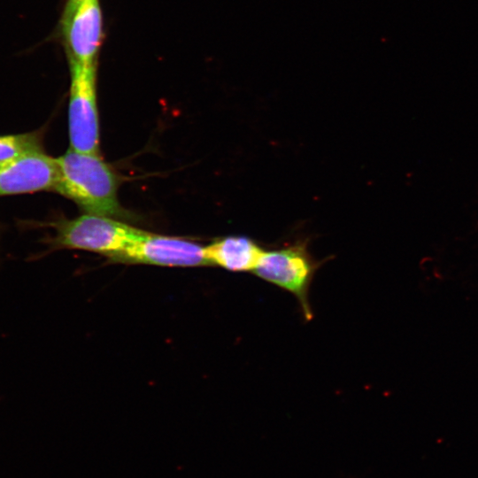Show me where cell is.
Returning <instances> with one entry per match:
<instances>
[{
  "label": "cell",
  "instance_id": "cell-1",
  "mask_svg": "<svg viewBox=\"0 0 478 478\" xmlns=\"http://www.w3.org/2000/svg\"><path fill=\"white\" fill-rule=\"evenodd\" d=\"M57 161L58 178L54 191L73 200L86 213L123 216L118 200L119 177L99 154L70 148Z\"/></svg>",
  "mask_w": 478,
  "mask_h": 478
},
{
  "label": "cell",
  "instance_id": "cell-2",
  "mask_svg": "<svg viewBox=\"0 0 478 478\" xmlns=\"http://www.w3.org/2000/svg\"><path fill=\"white\" fill-rule=\"evenodd\" d=\"M141 231L112 217L85 213L59 221L50 243L52 249L89 251L115 262Z\"/></svg>",
  "mask_w": 478,
  "mask_h": 478
},
{
  "label": "cell",
  "instance_id": "cell-3",
  "mask_svg": "<svg viewBox=\"0 0 478 478\" xmlns=\"http://www.w3.org/2000/svg\"><path fill=\"white\" fill-rule=\"evenodd\" d=\"M305 243H296L263 252L254 274L260 279L293 294L307 320L312 319L310 286L319 266Z\"/></svg>",
  "mask_w": 478,
  "mask_h": 478
},
{
  "label": "cell",
  "instance_id": "cell-4",
  "mask_svg": "<svg viewBox=\"0 0 478 478\" xmlns=\"http://www.w3.org/2000/svg\"><path fill=\"white\" fill-rule=\"evenodd\" d=\"M71 85L68 107L70 148L99 154L96 66L69 61Z\"/></svg>",
  "mask_w": 478,
  "mask_h": 478
},
{
  "label": "cell",
  "instance_id": "cell-5",
  "mask_svg": "<svg viewBox=\"0 0 478 478\" xmlns=\"http://www.w3.org/2000/svg\"><path fill=\"white\" fill-rule=\"evenodd\" d=\"M204 247L187 239L141 231L115 262L173 267L210 266Z\"/></svg>",
  "mask_w": 478,
  "mask_h": 478
},
{
  "label": "cell",
  "instance_id": "cell-6",
  "mask_svg": "<svg viewBox=\"0 0 478 478\" xmlns=\"http://www.w3.org/2000/svg\"><path fill=\"white\" fill-rule=\"evenodd\" d=\"M58 178L57 158L37 149L0 166V196L54 190Z\"/></svg>",
  "mask_w": 478,
  "mask_h": 478
},
{
  "label": "cell",
  "instance_id": "cell-7",
  "mask_svg": "<svg viewBox=\"0 0 478 478\" xmlns=\"http://www.w3.org/2000/svg\"><path fill=\"white\" fill-rule=\"evenodd\" d=\"M59 32L64 38L68 62L97 65L104 41V21L99 0H82Z\"/></svg>",
  "mask_w": 478,
  "mask_h": 478
},
{
  "label": "cell",
  "instance_id": "cell-8",
  "mask_svg": "<svg viewBox=\"0 0 478 478\" xmlns=\"http://www.w3.org/2000/svg\"><path fill=\"white\" fill-rule=\"evenodd\" d=\"M210 266H218L231 272H248L257 266L264 250L252 239L229 235L205 246Z\"/></svg>",
  "mask_w": 478,
  "mask_h": 478
},
{
  "label": "cell",
  "instance_id": "cell-9",
  "mask_svg": "<svg viewBox=\"0 0 478 478\" xmlns=\"http://www.w3.org/2000/svg\"><path fill=\"white\" fill-rule=\"evenodd\" d=\"M42 147L39 131L0 135V166Z\"/></svg>",
  "mask_w": 478,
  "mask_h": 478
},
{
  "label": "cell",
  "instance_id": "cell-10",
  "mask_svg": "<svg viewBox=\"0 0 478 478\" xmlns=\"http://www.w3.org/2000/svg\"><path fill=\"white\" fill-rule=\"evenodd\" d=\"M81 1L82 0H66L59 22L60 28H62L68 22L73 12Z\"/></svg>",
  "mask_w": 478,
  "mask_h": 478
}]
</instances>
